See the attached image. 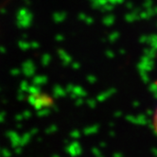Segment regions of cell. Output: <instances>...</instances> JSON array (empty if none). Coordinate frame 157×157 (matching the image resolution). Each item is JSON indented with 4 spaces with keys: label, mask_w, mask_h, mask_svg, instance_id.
<instances>
[{
    "label": "cell",
    "mask_w": 157,
    "mask_h": 157,
    "mask_svg": "<svg viewBox=\"0 0 157 157\" xmlns=\"http://www.w3.org/2000/svg\"><path fill=\"white\" fill-rule=\"evenodd\" d=\"M155 84H156V85H157V80H156V81H155Z\"/></svg>",
    "instance_id": "2"
},
{
    "label": "cell",
    "mask_w": 157,
    "mask_h": 157,
    "mask_svg": "<svg viewBox=\"0 0 157 157\" xmlns=\"http://www.w3.org/2000/svg\"><path fill=\"white\" fill-rule=\"evenodd\" d=\"M151 126H152V129L154 131V133L157 136V106L155 107L153 113H152V117H151Z\"/></svg>",
    "instance_id": "1"
}]
</instances>
